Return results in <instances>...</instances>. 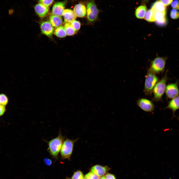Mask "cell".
<instances>
[{"mask_svg": "<svg viewBox=\"0 0 179 179\" xmlns=\"http://www.w3.org/2000/svg\"><path fill=\"white\" fill-rule=\"evenodd\" d=\"M64 138L59 131L57 137L47 142V151L53 158H57Z\"/></svg>", "mask_w": 179, "mask_h": 179, "instance_id": "1", "label": "cell"}, {"mask_svg": "<svg viewBox=\"0 0 179 179\" xmlns=\"http://www.w3.org/2000/svg\"><path fill=\"white\" fill-rule=\"evenodd\" d=\"M146 10L147 8L145 5H142L139 6L135 11L136 17L139 19L144 18Z\"/></svg>", "mask_w": 179, "mask_h": 179, "instance_id": "19", "label": "cell"}, {"mask_svg": "<svg viewBox=\"0 0 179 179\" xmlns=\"http://www.w3.org/2000/svg\"><path fill=\"white\" fill-rule=\"evenodd\" d=\"M154 12H160L166 13V6L159 0L156 1L151 8Z\"/></svg>", "mask_w": 179, "mask_h": 179, "instance_id": "18", "label": "cell"}, {"mask_svg": "<svg viewBox=\"0 0 179 179\" xmlns=\"http://www.w3.org/2000/svg\"><path fill=\"white\" fill-rule=\"evenodd\" d=\"M138 107L144 111L152 112L154 109V105L152 101L148 99L141 98L137 101Z\"/></svg>", "mask_w": 179, "mask_h": 179, "instance_id": "8", "label": "cell"}, {"mask_svg": "<svg viewBox=\"0 0 179 179\" xmlns=\"http://www.w3.org/2000/svg\"><path fill=\"white\" fill-rule=\"evenodd\" d=\"M8 102V99L5 95L3 94L0 95V104L5 106L6 105Z\"/></svg>", "mask_w": 179, "mask_h": 179, "instance_id": "26", "label": "cell"}, {"mask_svg": "<svg viewBox=\"0 0 179 179\" xmlns=\"http://www.w3.org/2000/svg\"></svg>", "mask_w": 179, "mask_h": 179, "instance_id": "39", "label": "cell"}, {"mask_svg": "<svg viewBox=\"0 0 179 179\" xmlns=\"http://www.w3.org/2000/svg\"></svg>", "mask_w": 179, "mask_h": 179, "instance_id": "38", "label": "cell"}, {"mask_svg": "<svg viewBox=\"0 0 179 179\" xmlns=\"http://www.w3.org/2000/svg\"><path fill=\"white\" fill-rule=\"evenodd\" d=\"M5 111V107L0 104V116L2 115L4 113Z\"/></svg>", "mask_w": 179, "mask_h": 179, "instance_id": "32", "label": "cell"}, {"mask_svg": "<svg viewBox=\"0 0 179 179\" xmlns=\"http://www.w3.org/2000/svg\"><path fill=\"white\" fill-rule=\"evenodd\" d=\"M84 175L82 172L78 171L74 173L72 177V179H83Z\"/></svg>", "mask_w": 179, "mask_h": 179, "instance_id": "25", "label": "cell"}, {"mask_svg": "<svg viewBox=\"0 0 179 179\" xmlns=\"http://www.w3.org/2000/svg\"><path fill=\"white\" fill-rule=\"evenodd\" d=\"M44 162L45 164L48 166H50L52 164V161L51 160L48 158H45L44 159Z\"/></svg>", "mask_w": 179, "mask_h": 179, "instance_id": "33", "label": "cell"}, {"mask_svg": "<svg viewBox=\"0 0 179 179\" xmlns=\"http://www.w3.org/2000/svg\"><path fill=\"white\" fill-rule=\"evenodd\" d=\"M87 18L88 23L91 24L97 19L99 10L97 7L94 0H90L87 3Z\"/></svg>", "mask_w": 179, "mask_h": 179, "instance_id": "5", "label": "cell"}, {"mask_svg": "<svg viewBox=\"0 0 179 179\" xmlns=\"http://www.w3.org/2000/svg\"><path fill=\"white\" fill-rule=\"evenodd\" d=\"M63 16L65 23H70L73 21L75 20L77 17L74 11L68 9L64 10Z\"/></svg>", "mask_w": 179, "mask_h": 179, "instance_id": "16", "label": "cell"}, {"mask_svg": "<svg viewBox=\"0 0 179 179\" xmlns=\"http://www.w3.org/2000/svg\"><path fill=\"white\" fill-rule=\"evenodd\" d=\"M49 22L53 27L56 28L61 25L63 21L61 16L52 14L49 18Z\"/></svg>", "mask_w": 179, "mask_h": 179, "instance_id": "17", "label": "cell"}, {"mask_svg": "<svg viewBox=\"0 0 179 179\" xmlns=\"http://www.w3.org/2000/svg\"><path fill=\"white\" fill-rule=\"evenodd\" d=\"M67 0H65L63 1L58 2L55 3L52 8V14L59 16H62Z\"/></svg>", "mask_w": 179, "mask_h": 179, "instance_id": "9", "label": "cell"}, {"mask_svg": "<svg viewBox=\"0 0 179 179\" xmlns=\"http://www.w3.org/2000/svg\"><path fill=\"white\" fill-rule=\"evenodd\" d=\"M99 179H106L104 176H103L100 178Z\"/></svg>", "mask_w": 179, "mask_h": 179, "instance_id": "34", "label": "cell"}, {"mask_svg": "<svg viewBox=\"0 0 179 179\" xmlns=\"http://www.w3.org/2000/svg\"><path fill=\"white\" fill-rule=\"evenodd\" d=\"M145 77L144 91L146 95H150L155 86L159 80L156 74L148 69Z\"/></svg>", "mask_w": 179, "mask_h": 179, "instance_id": "3", "label": "cell"}, {"mask_svg": "<svg viewBox=\"0 0 179 179\" xmlns=\"http://www.w3.org/2000/svg\"><path fill=\"white\" fill-rule=\"evenodd\" d=\"M64 27L67 35H73L76 34L77 32L73 29L70 23H65Z\"/></svg>", "mask_w": 179, "mask_h": 179, "instance_id": "22", "label": "cell"}, {"mask_svg": "<svg viewBox=\"0 0 179 179\" xmlns=\"http://www.w3.org/2000/svg\"><path fill=\"white\" fill-rule=\"evenodd\" d=\"M78 139L72 140L67 138L64 141L62 146L60 153L63 159H69L72 153L74 144Z\"/></svg>", "mask_w": 179, "mask_h": 179, "instance_id": "6", "label": "cell"}, {"mask_svg": "<svg viewBox=\"0 0 179 179\" xmlns=\"http://www.w3.org/2000/svg\"><path fill=\"white\" fill-rule=\"evenodd\" d=\"M105 177L106 179H116L114 175L108 173L105 175Z\"/></svg>", "mask_w": 179, "mask_h": 179, "instance_id": "31", "label": "cell"}, {"mask_svg": "<svg viewBox=\"0 0 179 179\" xmlns=\"http://www.w3.org/2000/svg\"><path fill=\"white\" fill-rule=\"evenodd\" d=\"M165 92L167 99H172L179 95L178 82L168 84L166 87Z\"/></svg>", "mask_w": 179, "mask_h": 179, "instance_id": "7", "label": "cell"}, {"mask_svg": "<svg viewBox=\"0 0 179 179\" xmlns=\"http://www.w3.org/2000/svg\"><path fill=\"white\" fill-rule=\"evenodd\" d=\"M173 0H159L165 6L169 5L173 1Z\"/></svg>", "mask_w": 179, "mask_h": 179, "instance_id": "30", "label": "cell"}, {"mask_svg": "<svg viewBox=\"0 0 179 179\" xmlns=\"http://www.w3.org/2000/svg\"><path fill=\"white\" fill-rule=\"evenodd\" d=\"M54 0H39V3L49 7L53 3Z\"/></svg>", "mask_w": 179, "mask_h": 179, "instance_id": "28", "label": "cell"}, {"mask_svg": "<svg viewBox=\"0 0 179 179\" xmlns=\"http://www.w3.org/2000/svg\"><path fill=\"white\" fill-rule=\"evenodd\" d=\"M70 24L73 29L77 31L79 30L81 27L80 22L77 20H74L72 21Z\"/></svg>", "mask_w": 179, "mask_h": 179, "instance_id": "23", "label": "cell"}, {"mask_svg": "<svg viewBox=\"0 0 179 179\" xmlns=\"http://www.w3.org/2000/svg\"><path fill=\"white\" fill-rule=\"evenodd\" d=\"M85 178L87 179H99L100 177L91 172H90L85 176Z\"/></svg>", "mask_w": 179, "mask_h": 179, "instance_id": "27", "label": "cell"}, {"mask_svg": "<svg viewBox=\"0 0 179 179\" xmlns=\"http://www.w3.org/2000/svg\"><path fill=\"white\" fill-rule=\"evenodd\" d=\"M109 169V168L107 166L97 165L93 166L91 171L92 173L100 177L104 175Z\"/></svg>", "mask_w": 179, "mask_h": 179, "instance_id": "12", "label": "cell"}, {"mask_svg": "<svg viewBox=\"0 0 179 179\" xmlns=\"http://www.w3.org/2000/svg\"><path fill=\"white\" fill-rule=\"evenodd\" d=\"M171 6L173 9L179 10V0H175L171 3Z\"/></svg>", "mask_w": 179, "mask_h": 179, "instance_id": "29", "label": "cell"}, {"mask_svg": "<svg viewBox=\"0 0 179 179\" xmlns=\"http://www.w3.org/2000/svg\"><path fill=\"white\" fill-rule=\"evenodd\" d=\"M178 120H179V118H178Z\"/></svg>", "mask_w": 179, "mask_h": 179, "instance_id": "36", "label": "cell"}, {"mask_svg": "<svg viewBox=\"0 0 179 179\" xmlns=\"http://www.w3.org/2000/svg\"><path fill=\"white\" fill-rule=\"evenodd\" d=\"M144 19L148 22H153L155 21V12L151 9L146 11Z\"/></svg>", "mask_w": 179, "mask_h": 179, "instance_id": "20", "label": "cell"}, {"mask_svg": "<svg viewBox=\"0 0 179 179\" xmlns=\"http://www.w3.org/2000/svg\"><path fill=\"white\" fill-rule=\"evenodd\" d=\"M167 72V70L164 76L155 86L153 91L154 94L153 101L158 102L162 100V96L165 92L166 83L169 79Z\"/></svg>", "mask_w": 179, "mask_h": 179, "instance_id": "2", "label": "cell"}, {"mask_svg": "<svg viewBox=\"0 0 179 179\" xmlns=\"http://www.w3.org/2000/svg\"><path fill=\"white\" fill-rule=\"evenodd\" d=\"M40 28L42 33L48 37L52 35L53 31V27L50 22L48 21H44L40 25Z\"/></svg>", "mask_w": 179, "mask_h": 179, "instance_id": "10", "label": "cell"}, {"mask_svg": "<svg viewBox=\"0 0 179 179\" xmlns=\"http://www.w3.org/2000/svg\"><path fill=\"white\" fill-rule=\"evenodd\" d=\"M170 15L172 19H177L179 18V12L176 9H173L171 10Z\"/></svg>", "mask_w": 179, "mask_h": 179, "instance_id": "24", "label": "cell"}, {"mask_svg": "<svg viewBox=\"0 0 179 179\" xmlns=\"http://www.w3.org/2000/svg\"><path fill=\"white\" fill-rule=\"evenodd\" d=\"M83 179H87L86 178H84Z\"/></svg>", "mask_w": 179, "mask_h": 179, "instance_id": "35", "label": "cell"}, {"mask_svg": "<svg viewBox=\"0 0 179 179\" xmlns=\"http://www.w3.org/2000/svg\"><path fill=\"white\" fill-rule=\"evenodd\" d=\"M156 24L161 26H166L167 24L166 13L160 12H155Z\"/></svg>", "mask_w": 179, "mask_h": 179, "instance_id": "14", "label": "cell"}, {"mask_svg": "<svg viewBox=\"0 0 179 179\" xmlns=\"http://www.w3.org/2000/svg\"><path fill=\"white\" fill-rule=\"evenodd\" d=\"M34 9L37 14L41 18L45 16L47 14L49 10L48 7L40 3L35 5Z\"/></svg>", "mask_w": 179, "mask_h": 179, "instance_id": "11", "label": "cell"}, {"mask_svg": "<svg viewBox=\"0 0 179 179\" xmlns=\"http://www.w3.org/2000/svg\"><path fill=\"white\" fill-rule=\"evenodd\" d=\"M168 109L173 112V117L176 111L179 109V95L172 99L169 102L167 106L164 109Z\"/></svg>", "mask_w": 179, "mask_h": 179, "instance_id": "15", "label": "cell"}, {"mask_svg": "<svg viewBox=\"0 0 179 179\" xmlns=\"http://www.w3.org/2000/svg\"><path fill=\"white\" fill-rule=\"evenodd\" d=\"M73 11L76 16L79 17H84L86 14V7L84 4L81 3H78L75 6Z\"/></svg>", "mask_w": 179, "mask_h": 179, "instance_id": "13", "label": "cell"}, {"mask_svg": "<svg viewBox=\"0 0 179 179\" xmlns=\"http://www.w3.org/2000/svg\"><path fill=\"white\" fill-rule=\"evenodd\" d=\"M178 29L179 30V28H178Z\"/></svg>", "mask_w": 179, "mask_h": 179, "instance_id": "37", "label": "cell"}, {"mask_svg": "<svg viewBox=\"0 0 179 179\" xmlns=\"http://www.w3.org/2000/svg\"><path fill=\"white\" fill-rule=\"evenodd\" d=\"M54 34L60 38H63L67 35L64 27L60 26L57 27L54 31Z\"/></svg>", "mask_w": 179, "mask_h": 179, "instance_id": "21", "label": "cell"}, {"mask_svg": "<svg viewBox=\"0 0 179 179\" xmlns=\"http://www.w3.org/2000/svg\"><path fill=\"white\" fill-rule=\"evenodd\" d=\"M167 58L157 56L152 61L148 70L156 74L163 72L165 69Z\"/></svg>", "mask_w": 179, "mask_h": 179, "instance_id": "4", "label": "cell"}]
</instances>
